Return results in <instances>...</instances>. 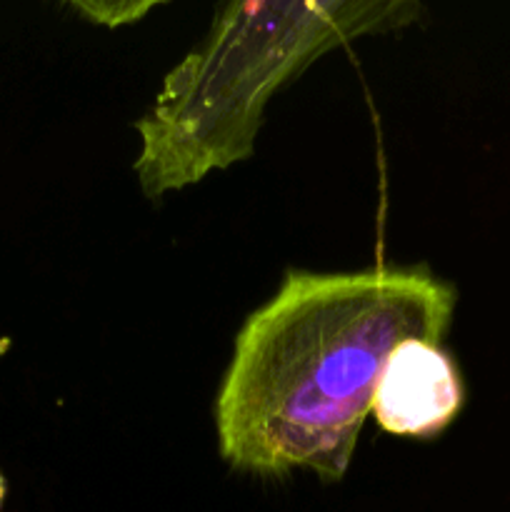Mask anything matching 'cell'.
<instances>
[{
  "label": "cell",
  "mask_w": 510,
  "mask_h": 512,
  "mask_svg": "<svg viewBox=\"0 0 510 512\" xmlns=\"http://www.w3.org/2000/svg\"><path fill=\"white\" fill-rule=\"evenodd\" d=\"M455 305V285L425 265L285 273L235 335L215 398L220 458L240 473L343 480L388 355L410 338L440 345Z\"/></svg>",
  "instance_id": "obj_1"
},
{
  "label": "cell",
  "mask_w": 510,
  "mask_h": 512,
  "mask_svg": "<svg viewBox=\"0 0 510 512\" xmlns=\"http://www.w3.org/2000/svg\"><path fill=\"white\" fill-rule=\"evenodd\" d=\"M420 0H220L200 43L138 118L148 198L248 160L270 98L318 58L415 23Z\"/></svg>",
  "instance_id": "obj_2"
},
{
  "label": "cell",
  "mask_w": 510,
  "mask_h": 512,
  "mask_svg": "<svg viewBox=\"0 0 510 512\" xmlns=\"http://www.w3.org/2000/svg\"><path fill=\"white\" fill-rule=\"evenodd\" d=\"M455 360L430 340H403L385 360L373 395L375 423L398 438H435L463 408Z\"/></svg>",
  "instance_id": "obj_3"
},
{
  "label": "cell",
  "mask_w": 510,
  "mask_h": 512,
  "mask_svg": "<svg viewBox=\"0 0 510 512\" xmlns=\"http://www.w3.org/2000/svg\"><path fill=\"white\" fill-rule=\"evenodd\" d=\"M85 20L103 28H123L138 23L153 8L170 3V0H60Z\"/></svg>",
  "instance_id": "obj_4"
},
{
  "label": "cell",
  "mask_w": 510,
  "mask_h": 512,
  "mask_svg": "<svg viewBox=\"0 0 510 512\" xmlns=\"http://www.w3.org/2000/svg\"><path fill=\"white\" fill-rule=\"evenodd\" d=\"M3 500H5V480L3 475H0V505H3Z\"/></svg>",
  "instance_id": "obj_5"
}]
</instances>
